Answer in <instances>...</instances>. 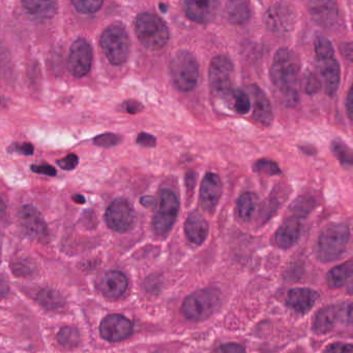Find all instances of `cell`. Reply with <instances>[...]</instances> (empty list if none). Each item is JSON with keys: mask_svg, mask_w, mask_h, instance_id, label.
Listing matches in <instances>:
<instances>
[{"mask_svg": "<svg viewBox=\"0 0 353 353\" xmlns=\"http://www.w3.org/2000/svg\"><path fill=\"white\" fill-rule=\"evenodd\" d=\"M320 86H321V83L319 82L317 77L311 75L308 78L307 83H306V92L309 93V94H314L319 90Z\"/></svg>", "mask_w": 353, "mask_h": 353, "instance_id": "obj_43", "label": "cell"}, {"mask_svg": "<svg viewBox=\"0 0 353 353\" xmlns=\"http://www.w3.org/2000/svg\"><path fill=\"white\" fill-rule=\"evenodd\" d=\"M38 301L42 307L49 310L58 309L64 305L60 293L53 289H44L38 294Z\"/></svg>", "mask_w": 353, "mask_h": 353, "instance_id": "obj_29", "label": "cell"}, {"mask_svg": "<svg viewBox=\"0 0 353 353\" xmlns=\"http://www.w3.org/2000/svg\"><path fill=\"white\" fill-rule=\"evenodd\" d=\"M350 239V231L345 223H332L328 225L318 238V259L324 263L336 261L346 250Z\"/></svg>", "mask_w": 353, "mask_h": 353, "instance_id": "obj_3", "label": "cell"}, {"mask_svg": "<svg viewBox=\"0 0 353 353\" xmlns=\"http://www.w3.org/2000/svg\"><path fill=\"white\" fill-rule=\"evenodd\" d=\"M226 101H229L231 109L241 115L249 113L251 109V99L249 94L241 89H233Z\"/></svg>", "mask_w": 353, "mask_h": 353, "instance_id": "obj_28", "label": "cell"}, {"mask_svg": "<svg viewBox=\"0 0 353 353\" xmlns=\"http://www.w3.org/2000/svg\"><path fill=\"white\" fill-rule=\"evenodd\" d=\"M267 23L273 31H287L292 24L291 13L286 7L276 5L267 12Z\"/></svg>", "mask_w": 353, "mask_h": 353, "instance_id": "obj_23", "label": "cell"}, {"mask_svg": "<svg viewBox=\"0 0 353 353\" xmlns=\"http://www.w3.org/2000/svg\"><path fill=\"white\" fill-rule=\"evenodd\" d=\"M104 0H72L75 9L82 14H93L102 8Z\"/></svg>", "mask_w": 353, "mask_h": 353, "instance_id": "obj_33", "label": "cell"}, {"mask_svg": "<svg viewBox=\"0 0 353 353\" xmlns=\"http://www.w3.org/2000/svg\"><path fill=\"white\" fill-rule=\"evenodd\" d=\"M233 74L234 66L229 57L220 55L210 62L208 70L210 88L215 94L227 99L233 91Z\"/></svg>", "mask_w": 353, "mask_h": 353, "instance_id": "obj_8", "label": "cell"}, {"mask_svg": "<svg viewBox=\"0 0 353 353\" xmlns=\"http://www.w3.org/2000/svg\"><path fill=\"white\" fill-rule=\"evenodd\" d=\"M216 353H245V349L236 343L221 345L216 350Z\"/></svg>", "mask_w": 353, "mask_h": 353, "instance_id": "obj_38", "label": "cell"}, {"mask_svg": "<svg viewBox=\"0 0 353 353\" xmlns=\"http://www.w3.org/2000/svg\"><path fill=\"white\" fill-rule=\"evenodd\" d=\"M127 282L125 274L119 271H110L105 274L101 281V290L109 299H119L127 291Z\"/></svg>", "mask_w": 353, "mask_h": 353, "instance_id": "obj_21", "label": "cell"}, {"mask_svg": "<svg viewBox=\"0 0 353 353\" xmlns=\"http://www.w3.org/2000/svg\"><path fill=\"white\" fill-rule=\"evenodd\" d=\"M22 3L30 15L40 18L52 17L58 7V0H22Z\"/></svg>", "mask_w": 353, "mask_h": 353, "instance_id": "obj_25", "label": "cell"}, {"mask_svg": "<svg viewBox=\"0 0 353 353\" xmlns=\"http://www.w3.org/2000/svg\"><path fill=\"white\" fill-rule=\"evenodd\" d=\"M93 64V49L84 38H79L73 44L69 56V70L76 78H82L90 72Z\"/></svg>", "mask_w": 353, "mask_h": 353, "instance_id": "obj_11", "label": "cell"}, {"mask_svg": "<svg viewBox=\"0 0 353 353\" xmlns=\"http://www.w3.org/2000/svg\"><path fill=\"white\" fill-rule=\"evenodd\" d=\"M208 221L198 211L193 212L184 223V233L186 238L194 245H202L208 239Z\"/></svg>", "mask_w": 353, "mask_h": 353, "instance_id": "obj_19", "label": "cell"}, {"mask_svg": "<svg viewBox=\"0 0 353 353\" xmlns=\"http://www.w3.org/2000/svg\"><path fill=\"white\" fill-rule=\"evenodd\" d=\"M332 150L336 157L340 160L341 164L349 166L352 164V151L346 144L336 140V141L332 142Z\"/></svg>", "mask_w": 353, "mask_h": 353, "instance_id": "obj_31", "label": "cell"}, {"mask_svg": "<svg viewBox=\"0 0 353 353\" xmlns=\"http://www.w3.org/2000/svg\"><path fill=\"white\" fill-rule=\"evenodd\" d=\"M315 53L317 60L334 57V47H332L330 40L328 38H324V36H318L316 38Z\"/></svg>", "mask_w": 353, "mask_h": 353, "instance_id": "obj_32", "label": "cell"}, {"mask_svg": "<svg viewBox=\"0 0 353 353\" xmlns=\"http://www.w3.org/2000/svg\"><path fill=\"white\" fill-rule=\"evenodd\" d=\"M317 62L326 93L330 96H334L340 85L341 70L339 62L334 57L320 59Z\"/></svg>", "mask_w": 353, "mask_h": 353, "instance_id": "obj_18", "label": "cell"}, {"mask_svg": "<svg viewBox=\"0 0 353 353\" xmlns=\"http://www.w3.org/2000/svg\"><path fill=\"white\" fill-rule=\"evenodd\" d=\"M302 233V224L300 218L291 217L284 221L283 224L278 228L275 235L276 243L282 249H289L297 243Z\"/></svg>", "mask_w": 353, "mask_h": 353, "instance_id": "obj_20", "label": "cell"}, {"mask_svg": "<svg viewBox=\"0 0 353 353\" xmlns=\"http://www.w3.org/2000/svg\"><path fill=\"white\" fill-rule=\"evenodd\" d=\"M105 220L115 233H129L136 224L135 209L127 198H117L107 209Z\"/></svg>", "mask_w": 353, "mask_h": 353, "instance_id": "obj_9", "label": "cell"}, {"mask_svg": "<svg viewBox=\"0 0 353 353\" xmlns=\"http://www.w3.org/2000/svg\"><path fill=\"white\" fill-rule=\"evenodd\" d=\"M221 306V294L214 288L198 290L186 298L182 305V313L193 322L210 318Z\"/></svg>", "mask_w": 353, "mask_h": 353, "instance_id": "obj_5", "label": "cell"}, {"mask_svg": "<svg viewBox=\"0 0 353 353\" xmlns=\"http://www.w3.org/2000/svg\"><path fill=\"white\" fill-rule=\"evenodd\" d=\"M10 292L9 284L7 280L0 275V297H5Z\"/></svg>", "mask_w": 353, "mask_h": 353, "instance_id": "obj_46", "label": "cell"}, {"mask_svg": "<svg viewBox=\"0 0 353 353\" xmlns=\"http://www.w3.org/2000/svg\"><path fill=\"white\" fill-rule=\"evenodd\" d=\"M138 40L149 50H160L167 44L170 34L165 22L151 13H141L135 20Z\"/></svg>", "mask_w": 353, "mask_h": 353, "instance_id": "obj_4", "label": "cell"}, {"mask_svg": "<svg viewBox=\"0 0 353 353\" xmlns=\"http://www.w3.org/2000/svg\"><path fill=\"white\" fill-rule=\"evenodd\" d=\"M58 341L66 348H74L80 343V334L74 326H64L58 334Z\"/></svg>", "mask_w": 353, "mask_h": 353, "instance_id": "obj_30", "label": "cell"}, {"mask_svg": "<svg viewBox=\"0 0 353 353\" xmlns=\"http://www.w3.org/2000/svg\"><path fill=\"white\" fill-rule=\"evenodd\" d=\"M258 205V196L253 192H245L237 200V211L243 220H251Z\"/></svg>", "mask_w": 353, "mask_h": 353, "instance_id": "obj_27", "label": "cell"}, {"mask_svg": "<svg viewBox=\"0 0 353 353\" xmlns=\"http://www.w3.org/2000/svg\"><path fill=\"white\" fill-rule=\"evenodd\" d=\"M223 184L218 174L208 172L204 176L200 187V206L206 213L212 214L222 196Z\"/></svg>", "mask_w": 353, "mask_h": 353, "instance_id": "obj_13", "label": "cell"}, {"mask_svg": "<svg viewBox=\"0 0 353 353\" xmlns=\"http://www.w3.org/2000/svg\"><path fill=\"white\" fill-rule=\"evenodd\" d=\"M133 324L131 320L119 314L108 315L99 326V334L109 342H119L131 336Z\"/></svg>", "mask_w": 353, "mask_h": 353, "instance_id": "obj_12", "label": "cell"}, {"mask_svg": "<svg viewBox=\"0 0 353 353\" xmlns=\"http://www.w3.org/2000/svg\"><path fill=\"white\" fill-rule=\"evenodd\" d=\"M73 200H74L75 202H77V204H85L84 196H81V194H76V196H73Z\"/></svg>", "mask_w": 353, "mask_h": 353, "instance_id": "obj_48", "label": "cell"}, {"mask_svg": "<svg viewBox=\"0 0 353 353\" xmlns=\"http://www.w3.org/2000/svg\"><path fill=\"white\" fill-rule=\"evenodd\" d=\"M137 143L142 147H155L157 145V139L149 133H141L138 135Z\"/></svg>", "mask_w": 353, "mask_h": 353, "instance_id": "obj_39", "label": "cell"}, {"mask_svg": "<svg viewBox=\"0 0 353 353\" xmlns=\"http://www.w3.org/2000/svg\"><path fill=\"white\" fill-rule=\"evenodd\" d=\"M18 223L22 233L30 240L44 242L48 239V226L36 207L30 205L22 207L18 212Z\"/></svg>", "mask_w": 353, "mask_h": 353, "instance_id": "obj_10", "label": "cell"}, {"mask_svg": "<svg viewBox=\"0 0 353 353\" xmlns=\"http://www.w3.org/2000/svg\"><path fill=\"white\" fill-rule=\"evenodd\" d=\"M180 211V200L170 189L160 192L159 205L154 215L151 228L157 237H166L171 231Z\"/></svg>", "mask_w": 353, "mask_h": 353, "instance_id": "obj_6", "label": "cell"}, {"mask_svg": "<svg viewBox=\"0 0 353 353\" xmlns=\"http://www.w3.org/2000/svg\"><path fill=\"white\" fill-rule=\"evenodd\" d=\"M32 170L36 174H45V176H54L58 172L53 166L48 164H40V166H32Z\"/></svg>", "mask_w": 353, "mask_h": 353, "instance_id": "obj_41", "label": "cell"}, {"mask_svg": "<svg viewBox=\"0 0 353 353\" xmlns=\"http://www.w3.org/2000/svg\"><path fill=\"white\" fill-rule=\"evenodd\" d=\"M141 204L144 207H150L151 205L155 204V200L151 196H144L141 198Z\"/></svg>", "mask_w": 353, "mask_h": 353, "instance_id": "obj_47", "label": "cell"}, {"mask_svg": "<svg viewBox=\"0 0 353 353\" xmlns=\"http://www.w3.org/2000/svg\"><path fill=\"white\" fill-rule=\"evenodd\" d=\"M224 14L229 23L243 25L249 21L251 9L247 0H227Z\"/></svg>", "mask_w": 353, "mask_h": 353, "instance_id": "obj_22", "label": "cell"}, {"mask_svg": "<svg viewBox=\"0 0 353 353\" xmlns=\"http://www.w3.org/2000/svg\"><path fill=\"white\" fill-rule=\"evenodd\" d=\"M11 151L17 152L23 155H32L34 152V147L30 143L14 144Z\"/></svg>", "mask_w": 353, "mask_h": 353, "instance_id": "obj_42", "label": "cell"}, {"mask_svg": "<svg viewBox=\"0 0 353 353\" xmlns=\"http://www.w3.org/2000/svg\"><path fill=\"white\" fill-rule=\"evenodd\" d=\"M300 70V62L293 51L281 48L276 52L269 76L286 105L297 103Z\"/></svg>", "mask_w": 353, "mask_h": 353, "instance_id": "obj_1", "label": "cell"}, {"mask_svg": "<svg viewBox=\"0 0 353 353\" xmlns=\"http://www.w3.org/2000/svg\"><path fill=\"white\" fill-rule=\"evenodd\" d=\"M253 170L259 174H267V176H277V174H281L280 166L275 161L269 159H259L253 166Z\"/></svg>", "mask_w": 353, "mask_h": 353, "instance_id": "obj_34", "label": "cell"}, {"mask_svg": "<svg viewBox=\"0 0 353 353\" xmlns=\"http://www.w3.org/2000/svg\"><path fill=\"white\" fill-rule=\"evenodd\" d=\"M169 74L178 90L182 92L194 90L199 80V64L196 57L188 51H178L170 59Z\"/></svg>", "mask_w": 353, "mask_h": 353, "instance_id": "obj_2", "label": "cell"}, {"mask_svg": "<svg viewBox=\"0 0 353 353\" xmlns=\"http://www.w3.org/2000/svg\"><path fill=\"white\" fill-rule=\"evenodd\" d=\"M123 111L129 114H137L143 109V105L137 101H127L123 103Z\"/></svg>", "mask_w": 353, "mask_h": 353, "instance_id": "obj_44", "label": "cell"}, {"mask_svg": "<svg viewBox=\"0 0 353 353\" xmlns=\"http://www.w3.org/2000/svg\"><path fill=\"white\" fill-rule=\"evenodd\" d=\"M339 312L336 306L324 308L318 312L314 319L313 330L317 334H326L334 328L338 319Z\"/></svg>", "mask_w": 353, "mask_h": 353, "instance_id": "obj_24", "label": "cell"}, {"mask_svg": "<svg viewBox=\"0 0 353 353\" xmlns=\"http://www.w3.org/2000/svg\"><path fill=\"white\" fill-rule=\"evenodd\" d=\"M319 294L310 288H293L287 294L288 307L296 313L305 314L313 308Z\"/></svg>", "mask_w": 353, "mask_h": 353, "instance_id": "obj_17", "label": "cell"}, {"mask_svg": "<svg viewBox=\"0 0 353 353\" xmlns=\"http://www.w3.org/2000/svg\"><path fill=\"white\" fill-rule=\"evenodd\" d=\"M352 261H348L342 265H337L328 272L326 282L330 288L343 287L352 276Z\"/></svg>", "mask_w": 353, "mask_h": 353, "instance_id": "obj_26", "label": "cell"}, {"mask_svg": "<svg viewBox=\"0 0 353 353\" xmlns=\"http://www.w3.org/2000/svg\"><path fill=\"white\" fill-rule=\"evenodd\" d=\"M346 105L347 114H348V117L350 120H352V112H353V94H352V88L349 89L348 93H347L346 96Z\"/></svg>", "mask_w": 353, "mask_h": 353, "instance_id": "obj_45", "label": "cell"}, {"mask_svg": "<svg viewBox=\"0 0 353 353\" xmlns=\"http://www.w3.org/2000/svg\"><path fill=\"white\" fill-rule=\"evenodd\" d=\"M121 138L115 133H103V135H97L93 139L95 145L102 148H111L113 146L119 145L121 143Z\"/></svg>", "mask_w": 353, "mask_h": 353, "instance_id": "obj_35", "label": "cell"}, {"mask_svg": "<svg viewBox=\"0 0 353 353\" xmlns=\"http://www.w3.org/2000/svg\"><path fill=\"white\" fill-rule=\"evenodd\" d=\"M324 353H352V345L334 343L330 345Z\"/></svg>", "mask_w": 353, "mask_h": 353, "instance_id": "obj_40", "label": "cell"}, {"mask_svg": "<svg viewBox=\"0 0 353 353\" xmlns=\"http://www.w3.org/2000/svg\"><path fill=\"white\" fill-rule=\"evenodd\" d=\"M308 9L312 19L321 27H332L338 22L339 8L336 0H309Z\"/></svg>", "mask_w": 353, "mask_h": 353, "instance_id": "obj_14", "label": "cell"}, {"mask_svg": "<svg viewBox=\"0 0 353 353\" xmlns=\"http://www.w3.org/2000/svg\"><path fill=\"white\" fill-rule=\"evenodd\" d=\"M101 47L113 66H121L129 58L130 38L123 26L112 25L107 28L101 36Z\"/></svg>", "mask_w": 353, "mask_h": 353, "instance_id": "obj_7", "label": "cell"}, {"mask_svg": "<svg viewBox=\"0 0 353 353\" xmlns=\"http://www.w3.org/2000/svg\"><path fill=\"white\" fill-rule=\"evenodd\" d=\"M79 164V158L78 156L75 155V154H69L66 157L62 158V159L58 160V164L60 166V168L64 170H73L77 168Z\"/></svg>", "mask_w": 353, "mask_h": 353, "instance_id": "obj_37", "label": "cell"}, {"mask_svg": "<svg viewBox=\"0 0 353 353\" xmlns=\"http://www.w3.org/2000/svg\"><path fill=\"white\" fill-rule=\"evenodd\" d=\"M1 250H3V238H1V233H0V263H1Z\"/></svg>", "mask_w": 353, "mask_h": 353, "instance_id": "obj_49", "label": "cell"}, {"mask_svg": "<svg viewBox=\"0 0 353 353\" xmlns=\"http://www.w3.org/2000/svg\"><path fill=\"white\" fill-rule=\"evenodd\" d=\"M249 91L253 101V117L259 125L269 127L273 123V111L269 97L257 85H251Z\"/></svg>", "mask_w": 353, "mask_h": 353, "instance_id": "obj_16", "label": "cell"}, {"mask_svg": "<svg viewBox=\"0 0 353 353\" xmlns=\"http://www.w3.org/2000/svg\"><path fill=\"white\" fill-rule=\"evenodd\" d=\"M12 270L16 275L26 277V276L32 275L34 273V265L28 259H20L14 261L13 265H12Z\"/></svg>", "mask_w": 353, "mask_h": 353, "instance_id": "obj_36", "label": "cell"}, {"mask_svg": "<svg viewBox=\"0 0 353 353\" xmlns=\"http://www.w3.org/2000/svg\"><path fill=\"white\" fill-rule=\"evenodd\" d=\"M221 0H184V9L188 19L206 24L215 19Z\"/></svg>", "mask_w": 353, "mask_h": 353, "instance_id": "obj_15", "label": "cell"}]
</instances>
